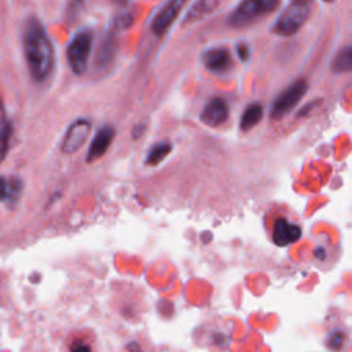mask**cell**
<instances>
[{
  "mask_svg": "<svg viewBox=\"0 0 352 352\" xmlns=\"http://www.w3.org/2000/svg\"><path fill=\"white\" fill-rule=\"evenodd\" d=\"M263 106L260 103H252L249 104L241 117V129L242 131H250L252 128H254L256 124H258L263 118Z\"/></svg>",
  "mask_w": 352,
  "mask_h": 352,
  "instance_id": "obj_13",
  "label": "cell"
},
{
  "mask_svg": "<svg viewBox=\"0 0 352 352\" xmlns=\"http://www.w3.org/2000/svg\"><path fill=\"white\" fill-rule=\"evenodd\" d=\"M322 1H324V3H334L336 0H322Z\"/></svg>",
  "mask_w": 352,
  "mask_h": 352,
  "instance_id": "obj_25",
  "label": "cell"
},
{
  "mask_svg": "<svg viewBox=\"0 0 352 352\" xmlns=\"http://www.w3.org/2000/svg\"><path fill=\"white\" fill-rule=\"evenodd\" d=\"M114 135H116V132H114L113 126L104 125L103 128H100L91 142L89 150L87 153V161L92 162V161L100 158L107 151L109 146L111 144Z\"/></svg>",
  "mask_w": 352,
  "mask_h": 352,
  "instance_id": "obj_10",
  "label": "cell"
},
{
  "mask_svg": "<svg viewBox=\"0 0 352 352\" xmlns=\"http://www.w3.org/2000/svg\"><path fill=\"white\" fill-rule=\"evenodd\" d=\"M312 12L311 0H292L274 25V32L278 36L289 37L296 34L308 21Z\"/></svg>",
  "mask_w": 352,
  "mask_h": 352,
  "instance_id": "obj_2",
  "label": "cell"
},
{
  "mask_svg": "<svg viewBox=\"0 0 352 352\" xmlns=\"http://www.w3.org/2000/svg\"><path fill=\"white\" fill-rule=\"evenodd\" d=\"M131 23H132L131 14H124V15H120V18H117L118 28H128Z\"/></svg>",
  "mask_w": 352,
  "mask_h": 352,
  "instance_id": "obj_20",
  "label": "cell"
},
{
  "mask_svg": "<svg viewBox=\"0 0 352 352\" xmlns=\"http://www.w3.org/2000/svg\"><path fill=\"white\" fill-rule=\"evenodd\" d=\"M301 227L286 220L285 217L276 219L272 227V241L276 246H287L297 242L301 238Z\"/></svg>",
  "mask_w": 352,
  "mask_h": 352,
  "instance_id": "obj_7",
  "label": "cell"
},
{
  "mask_svg": "<svg viewBox=\"0 0 352 352\" xmlns=\"http://www.w3.org/2000/svg\"><path fill=\"white\" fill-rule=\"evenodd\" d=\"M205 67L214 73H226L231 67V55L226 48H210L204 56Z\"/></svg>",
  "mask_w": 352,
  "mask_h": 352,
  "instance_id": "obj_11",
  "label": "cell"
},
{
  "mask_svg": "<svg viewBox=\"0 0 352 352\" xmlns=\"http://www.w3.org/2000/svg\"><path fill=\"white\" fill-rule=\"evenodd\" d=\"M144 129V126L143 125H138L136 128H135V131H133V138H138L140 133H142V131Z\"/></svg>",
  "mask_w": 352,
  "mask_h": 352,
  "instance_id": "obj_22",
  "label": "cell"
},
{
  "mask_svg": "<svg viewBox=\"0 0 352 352\" xmlns=\"http://www.w3.org/2000/svg\"><path fill=\"white\" fill-rule=\"evenodd\" d=\"M11 135H12V126L8 121H3L0 124V161L4 160L8 147H10V140H11Z\"/></svg>",
  "mask_w": 352,
  "mask_h": 352,
  "instance_id": "obj_16",
  "label": "cell"
},
{
  "mask_svg": "<svg viewBox=\"0 0 352 352\" xmlns=\"http://www.w3.org/2000/svg\"><path fill=\"white\" fill-rule=\"evenodd\" d=\"M10 199V180L0 177V201Z\"/></svg>",
  "mask_w": 352,
  "mask_h": 352,
  "instance_id": "obj_18",
  "label": "cell"
},
{
  "mask_svg": "<svg viewBox=\"0 0 352 352\" xmlns=\"http://www.w3.org/2000/svg\"><path fill=\"white\" fill-rule=\"evenodd\" d=\"M187 0H169L164 8H161V11H158V14L155 15L153 23H151V29L157 36L164 34L169 26L173 23V21L177 18L180 10L183 8V6L186 4Z\"/></svg>",
  "mask_w": 352,
  "mask_h": 352,
  "instance_id": "obj_8",
  "label": "cell"
},
{
  "mask_svg": "<svg viewBox=\"0 0 352 352\" xmlns=\"http://www.w3.org/2000/svg\"><path fill=\"white\" fill-rule=\"evenodd\" d=\"M217 4H219L217 0H197L192 4V7L190 8V11L187 12L184 23H191V22H195V21H199V19L205 18L213 10L217 8Z\"/></svg>",
  "mask_w": 352,
  "mask_h": 352,
  "instance_id": "obj_12",
  "label": "cell"
},
{
  "mask_svg": "<svg viewBox=\"0 0 352 352\" xmlns=\"http://www.w3.org/2000/svg\"><path fill=\"white\" fill-rule=\"evenodd\" d=\"M92 48V33L89 30L78 32L70 41L66 55L69 66L74 74H82L87 69L89 54Z\"/></svg>",
  "mask_w": 352,
  "mask_h": 352,
  "instance_id": "obj_4",
  "label": "cell"
},
{
  "mask_svg": "<svg viewBox=\"0 0 352 352\" xmlns=\"http://www.w3.org/2000/svg\"><path fill=\"white\" fill-rule=\"evenodd\" d=\"M280 0H243L230 15L232 28H243L265 14L274 12L279 7Z\"/></svg>",
  "mask_w": 352,
  "mask_h": 352,
  "instance_id": "obj_3",
  "label": "cell"
},
{
  "mask_svg": "<svg viewBox=\"0 0 352 352\" xmlns=\"http://www.w3.org/2000/svg\"><path fill=\"white\" fill-rule=\"evenodd\" d=\"M70 352H91V348L85 344H76Z\"/></svg>",
  "mask_w": 352,
  "mask_h": 352,
  "instance_id": "obj_21",
  "label": "cell"
},
{
  "mask_svg": "<svg viewBox=\"0 0 352 352\" xmlns=\"http://www.w3.org/2000/svg\"><path fill=\"white\" fill-rule=\"evenodd\" d=\"M111 1H114V3H117V4H124L126 0H111Z\"/></svg>",
  "mask_w": 352,
  "mask_h": 352,
  "instance_id": "obj_24",
  "label": "cell"
},
{
  "mask_svg": "<svg viewBox=\"0 0 352 352\" xmlns=\"http://www.w3.org/2000/svg\"><path fill=\"white\" fill-rule=\"evenodd\" d=\"M331 69L336 73L352 72V45L344 48L334 56Z\"/></svg>",
  "mask_w": 352,
  "mask_h": 352,
  "instance_id": "obj_14",
  "label": "cell"
},
{
  "mask_svg": "<svg viewBox=\"0 0 352 352\" xmlns=\"http://www.w3.org/2000/svg\"><path fill=\"white\" fill-rule=\"evenodd\" d=\"M170 151H172V144L170 143H166V142L155 143L150 148V151L147 154V158H146V162L148 165H157V164L162 162Z\"/></svg>",
  "mask_w": 352,
  "mask_h": 352,
  "instance_id": "obj_15",
  "label": "cell"
},
{
  "mask_svg": "<svg viewBox=\"0 0 352 352\" xmlns=\"http://www.w3.org/2000/svg\"><path fill=\"white\" fill-rule=\"evenodd\" d=\"M4 121V106H3V102L0 99V124Z\"/></svg>",
  "mask_w": 352,
  "mask_h": 352,
  "instance_id": "obj_23",
  "label": "cell"
},
{
  "mask_svg": "<svg viewBox=\"0 0 352 352\" xmlns=\"http://www.w3.org/2000/svg\"><path fill=\"white\" fill-rule=\"evenodd\" d=\"M308 89V84L305 80H297L290 84L285 91H282L275 99L271 110V116L274 118L283 117L287 111H290L305 95Z\"/></svg>",
  "mask_w": 352,
  "mask_h": 352,
  "instance_id": "obj_5",
  "label": "cell"
},
{
  "mask_svg": "<svg viewBox=\"0 0 352 352\" xmlns=\"http://www.w3.org/2000/svg\"><path fill=\"white\" fill-rule=\"evenodd\" d=\"M236 54H238V58L241 59V60H248V58H249V47H248V44H243V43H241V44H238L236 45Z\"/></svg>",
  "mask_w": 352,
  "mask_h": 352,
  "instance_id": "obj_19",
  "label": "cell"
},
{
  "mask_svg": "<svg viewBox=\"0 0 352 352\" xmlns=\"http://www.w3.org/2000/svg\"><path fill=\"white\" fill-rule=\"evenodd\" d=\"M91 132V124L85 118L76 120L65 133L62 140V151L72 154L80 150V147L87 142Z\"/></svg>",
  "mask_w": 352,
  "mask_h": 352,
  "instance_id": "obj_6",
  "label": "cell"
},
{
  "mask_svg": "<svg viewBox=\"0 0 352 352\" xmlns=\"http://www.w3.org/2000/svg\"><path fill=\"white\" fill-rule=\"evenodd\" d=\"M113 52H114V45H113V38H107L104 43H103V45H102V48H100V51H99V54H98V63H107L110 59H111V55H113Z\"/></svg>",
  "mask_w": 352,
  "mask_h": 352,
  "instance_id": "obj_17",
  "label": "cell"
},
{
  "mask_svg": "<svg viewBox=\"0 0 352 352\" xmlns=\"http://www.w3.org/2000/svg\"><path fill=\"white\" fill-rule=\"evenodd\" d=\"M23 47L32 78L38 82L47 80L54 69V47L45 29L36 18H30L26 23Z\"/></svg>",
  "mask_w": 352,
  "mask_h": 352,
  "instance_id": "obj_1",
  "label": "cell"
},
{
  "mask_svg": "<svg viewBox=\"0 0 352 352\" xmlns=\"http://www.w3.org/2000/svg\"><path fill=\"white\" fill-rule=\"evenodd\" d=\"M228 114L230 110L227 102L223 98L216 96L210 99L201 111V121L208 126H219L227 121Z\"/></svg>",
  "mask_w": 352,
  "mask_h": 352,
  "instance_id": "obj_9",
  "label": "cell"
}]
</instances>
